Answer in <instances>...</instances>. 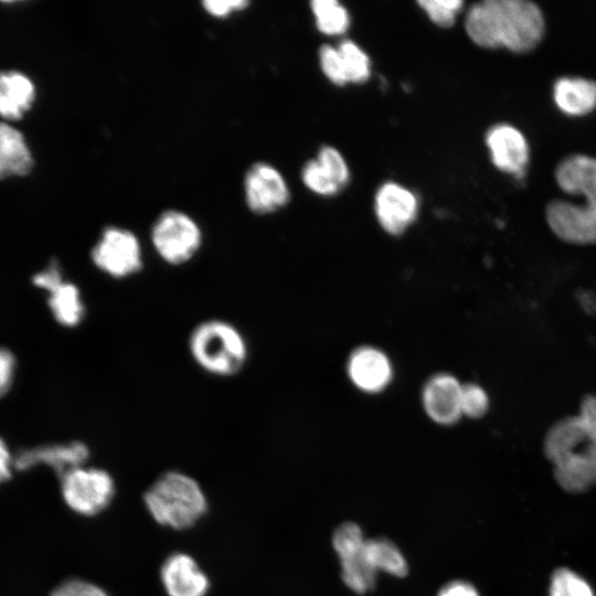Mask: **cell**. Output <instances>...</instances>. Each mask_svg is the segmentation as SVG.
<instances>
[{
	"instance_id": "6da1fadb",
	"label": "cell",
	"mask_w": 596,
	"mask_h": 596,
	"mask_svg": "<svg viewBox=\"0 0 596 596\" xmlns=\"http://www.w3.org/2000/svg\"><path fill=\"white\" fill-rule=\"evenodd\" d=\"M543 454L564 490L579 493L596 485V393L581 398L578 413L564 416L547 428Z\"/></svg>"
},
{
	"instance_id": "7a4b0ae2",
	"label": "cell",
	"mask_w": 596,
	"mask_h": 596,
	"mask_svg": "<svg viewBox=\"0 0 596 596\" xmlns=\"http://www.w3.org/2000/svg\"><path fill=\"white\" fill-rule=\"evenodd\" d=\"M555 180L562 191L582 201L550 202L545 209L550 230L571 245L596 244V158L582 153L564 158L555 169Z\"/></svg>"
},
{
	"instance_id": "3957f363",
	"label": "cell",
	"mask_w": 596,
	"mask_h": 596,
	"mask_svg": "<svg viewBox=\"0 0 596 596\" xmlns=\"http://www.w3.org/2000/svg\"><path fill=\"white\" fill-rule=\"evenodd\" d=\"M465 29L483 49L504 47L514 53L535 49L544 35V17L538 4L526 0H485L467 11Z\"/></svg>"
},
{
	"instance_id": "277c9868",
	"label": "cell",
	"mask_w": 596,
	"mask_h": 596,
	"mask_svg": "<svg viewBox=\"0 0 596 596\" xmlns=\"http://www.w3.org/2000/svg\"><path fill=\"white\" fill-rule=\"evenodd\" d=\"M189 353L205 373L231 377L240 373L248 359V344L242 331L223 319H206L190 332Z\"/></svg>"
},
{
	"instance_id": "5b68a950",
	"label": "cell",
	"mask_w": 596,
	"mask_h": 596,
	"mask_svg": "<svg viewBox=\"0 0 596 596\" xmlns=\"http://www.w3.org/2000/svg\"><path fill=\"white\" fill-rule=\"evenodd\" d=\"M143 499L156 522L175 530L191 528L207 510V500L199 482L180 471L160 476Z\"/></svg>"
},
{
	"instance_id": "8992f818",
	"label": "cell",
	"mask_w": 596,
	"mask_h": 596,
	"mask_svg": "<svg viewBox=\"0 0 596 596\" xmlns=\"http://www.w3.org/2000/svg\"><path fill=\"white\" fill-rule=\"evenodd\" d=\"M150 240L157 255L166 264L180 266L198 254L203 235L191 216L181 211L169 210L155 221Z\"/></svg>"
},
{
	"instance_id": "52a82bcc",
	"label": "cell",
	"mask_w": 596,
	"mask_h": 596,
	"mask_svg": "<svg viewBox=\"0 0 596 596\" xmlns=\"http://www.w3.org/2000/svg\"><path fill=\"white\" fill-rule=\"evenodd\" d=\"M60 479L64 502L72 511L84 517H93L104 511L115 494L114 479L103 468L83 465Z\"/></svg>"
},
{
	"instance_id": "ba28073f",
	"label": "cell",
	"mask_w": 596,
	"mask_h": 596,
	"mask_svg": "<svg viewBox=\"0 0 596 596\" xmlns=\"http://www.w3.org/2000/svg\"><path fill=\"white\" fill-rule=\"evenodd\" d=\"M139 238L129 230L107 226L92 248L91 258L95 267L114 279H126L143 267Z\"/></svg>"
},
{
	"instance_id": "9c48e42d",
	"label": "cell",
	"mask_w": 596,
	"mask_h": 596,
	"mask_svg": "<svg viewBox=\"0 0 596 596\" xmlns=\"http://www.w3.org/2000/svg\"><path fill=\"white\" fill-rule=\"evenodd\" d=\"M345 371L351 384L369 395L384 392L394 380L391 358L382 349L371 344H363L351 351Z\"/></svg>"
},
{
	"instance_id": "30bf717a",
	"label": "cell",
	"mask_w": 596,
	"mask_h": 596,
	"mask_svg": "<svg viewBox=\"0 0 596 596\" xmlns=\"http://www.w3.org/2000/svg\"><path fill=\"white\" fill-rule=\"evenodd\" d=\"M462 385L464 383L449 372L430 375L421 391V404L425 415L440 426L457 424L462 417Z\"/></svg>"
},
{
	"instance_id": "8fae6325",
	"label": "cell",
	"mask_w": 596,
	"mask_h": 596,
	"mask_svg": "<svg viewBox=\"0 0 596 596\" xmlns=\"http://www.w3.org/2000/svg\"><path fill=\"white\" fill-rule=\"evenodd\" d=\"M246 204L256 214H269L289 201L288 185L281 173L265 162L253 164L245 174Z\"/></svg>"
},
{
	"instance_id": "7c38bea8",
	"label": "cell",
	"mask_w": 596,
	"mask_h": 596,
	"mask_svg": "<svg viewBox=\"0 0 596 596\" xmlns=\"http://www.w3.org/2000/svg\"><path fill=\"white\" fill-rule=\"evenodd\" d=\"M418 206L416 195L396 182L383 183L375 194L376 220L393 236L403 234L415 222Z\"/></svg>"
},
{
	"instance_id": "4fadbf2b",
	"label": "cell",
	"mask_w": 596,
	"mask_h": 596,
	"mask_svg": "<svg viewBox=\"0 0 596 596\" xmlns=\"http://www.w3.org/2000/svg\"><path fill=\"white\" fill-rule=\"evenodd\" d=\"M486 145L494 167L522 179L529 163L530 149L523 134L509 124H497L486 135Z\"/></svg>"
},
{
	"instance_id": "5bb4252c",
	"label": "cell",
	"mask_w": 596,
	"mask_h": 596,
	"mask_svg": "<svg viewBox=\"0 0 596 596\" xmlns=\"http://www.w3.org/2000/svg\"><path fill=\"white\" fill-rule=\"evenodd\" d=\"M301 179L312 192L331 196L349 183L350 172L342 155L336 148L324 146L319 150L317 159L305 164Z\"/></svg>"
},
{
	"instance_id": "9a60e30c",
	"label": "cell",
	"mask_w": 596,
	"mask_h": 596,
	"mask_svg": "<svg viewBox=\"0 0 596 596\" xmlns=\"http://www.w3.org/2000/svg\"><path fill=\"white\" fill-rule=\"evenodd\" d=\"M88 457L89 449L82 441L42 445L20 450L13 457V467L25 470L42 464L52 468L61 478L70 470L85 465Z\"/></svg>"
},
{
	"instance_id": "2e32d148",
	"label": "cell",
	"mask_w": 596,
	"mask_h": 596,
	"mask_svg": "<svg viewBox=\"0 0 596 596\" xmlns=\"http://www.w3.org/2000/svg\"><path fill=\"white\" fill-rule=\"evenodd\" d=\"M160 578L168 596H205L210 581L189 554L169 555L161 565Z\"/></svg>"
},
{
	"instance_id": "e0dca14e",
	"label": "cell",
	"mask_w": 596,
	"mask_h": 596,
	"mask_svg": "<svg viewBox=\"0 0 596 596\" xmlns=\"http://www.w3.org/2000/svg\"><path fill=\"white\" fill-rule=\"evenodd\" d=\"M553 98L566 115H587L596 108V82L583 77H561L554 83Z\"/></svg>"
},
{
	"instance_id": "ac0fdd59",
	"label": "cell",
	"mask_w": 596,
	"mask_h": 596,
	"mask_svg": "<svg viewBox=\"0 0 596 596\" xmlns=\"http://www.w3.org/2000/svg\"><path fill=\"white\" fill-rule=\"evenodd\" d=\"M35 97L32 81L19 72L0 73V115L8 119L21 118Z\"/></svg>"
},
{
	"instance_id": "d6986e66",
	"label": "cell",
	"mask_w": 596,
	"mask_h": 596,
	"mask_svg": "<svg viewBox=\"0 0 596 596\" xmlns=\"http://www.w3.org/2000/svg\"><path fill=\"white\" fill-rule=\"evenodd\" d=\"M32 168V156L23 135L0 123V179L23 175Z\"/></svg>"
},
{
	"instance_id": "ffe728a7",
	"label": "cell",
	"mask_w": 596,
	"mask_h": 596,
	"mask_svg": "<svg viewBox=\"0 0 596 596\" xmlns=\"http://www.w3.org/2000/svg\"><path fill=\"white\" fill-rule=\"evenodd\" d=\"M49 307L55 320L64 327L78 326L86 311L81 290L70 281L62 283L50 292Z\"/></svg>"
},
{
	"instance_id": "44dd1931",
	"label": "cell",
	"mask_w": 596,
	"mask_h": 596,
	"mask_svg": "<svg viewBox=\"0 0 596 596\" xmlns=\"http://www.w3.org/2000/svg\"><path fill=\"white\" fill-rule=\"evenodd\" d=\"M363 554L376 573L383 571L392 576L404 577L408 572L407 562L402 551L387 539L366 540Z\"/></svg>"
},
{
	"instance_id": "7402d4cb",
	"label": "cell",
	"mask_w": 596,
	"mask_h": 596,
	"mask_svg": "<svg viewBox=\"0 0 596 596\" xmlns=\"http://www.w3.org/2000/svg\"><path fill=\"white\" fill-rule=\"evenodd\" d=\"M310 8L321 33L341 35L349 29V12L337 0H313Z\"/></svg>"
},
{
	"instance_id": "603a6c76",
	"label": "cell",
	"mask_w": 596,
	"mask_h": 596,
	"mask_svg": "<svg viewBox=\"0 0 596 596\" xmlns=\"http://www.w3.org/2000/svg\"><path fill=\"white\" fill-rule=\"evenodd\" d=\"M340 565L341 578L352 592L365 594L374 587L376 572L365 560L363 551L353 557L340 561Z\"/></svg>"
},
{
	"instance_id": "cb8c5ba5",
	"label": "cell",
	"mask_w": 596,
	"mask_h": 596,
	"mask_svg": "<svg viewBox=\"0 0 596 596\" xmlns=\"http://www.w3.org/2000/svg\"><path fill=\"white\" fill-rule=\"evenodd\" d=\"M348 83L361 84L371 75V61L368 54L352 40H343L337 46Z\"/></svg>"
},
{
	"instance_id": "d4e9b609",
	"label": "cell",
	"mask_w": 596,
	"mask_h": 596,
	"mask_svg": "<svg viewBox=\"0 0 596 596\" xmlns=\"http://www.w3.org/2000/svg\"><path fill=\"white\" fill-rule=\"evenodd\" d=\"M366 539L354 522H344L332 535V546L340 561L353 557L363 551Z\"/></svg>"
},
{
	"instance_id": "484cf974",
	"label": "cell",
	"mask_w": 596,
	"mask_h": 596,
	"mask_svg": "<svg viewBox=\"0 0 596 596\" xmlns=\"http://www.w3.org/2000/svg\"><path fill=\"white\" fill-rule=\"evenodd\" d=\"M550 596H594V593L581 576L567 568H560L552 575Z\"/></svg>"
},
{
	"instance_id": "4316f807",
	"label": "cell",
	"mask_w": 596,
	"mask_h": 596,
	"mask_svg": "<svg viewBox=\"0 0 596 596\" xmlns=\"http://www.w3.org/2000/svg\"><path fill=\"white\" fill-rule=\"evenodd\" d=\"M490 408V397L487 391L477 383H464L461 393L462 417L478 419Z\"/></svg>"
},
{
	"instance_id": "83f0119b",
	"label": "cell",
	"mask_w": 596,
	"mask_h": 596,
	"mask_svg": "<svg viewBox=\"0 0 596 596\" xmlns=\"http://www.w3.org/2000/svg\"><path fill=\"white\" fill-rule=\"evenodd\" d=\"M417 4L438 26L449 28L454 24L464 2L460 0H421Z\"/></svg>"
},
{
	"instance_id": "f1b7e54d",
	"label": "cell",
	"mask_w": 596,
	"mask_h": 596,
	"mask_svg": "<svg viewBox=\"0 0 596 596\" xmlns=\"http://www.w3.org/2000/svg\"><path fill=\"white\" fill-rule=\"evenodd\" d=\"M319 63L326 77L338 86L348 83L341 55L337 46L324 44L319 50Z\"/></svg>"
},
{
	"instance_id": "f546056e",
	"label": "cell",
	"mask_w": 596,
	"mask_h": 596,
	"mask_svg": "<svg viewBox=\"0 0 596 596\" xmlns=\"http://www.w3.org/2000/svg\"><path fill=\"white\" fill-rule=\"evenodd\" d=\"M50 596H109V594L94 583L70 578L57 585Z\"/></svg>"
},
{
	"instance_id": "4dcf8cb0",
	"label": "cell",
	"mask_w": 596,
	"mask_h": 596,
	"mask_svg": "<svg viewBox=\"0 0 596 596\" xmlns=\"http://www.w3.org/2000/svg\"><path fill=\"white\" fill-rule=\"evenodd\" d=\"M249 4L246 0H206L202 2L204 10L216 18L230 15L232 12L245 9Z\"/></svg>"
},
{
	"instance_id": "1f68e13d",
	"label": "cell",
	"mask_w": 596,
	"mask_h": 596,
	"mask_svg": "<svg viewBox=\"0 0 596 596\" xmlns=\"http://www.w3.org/2000/svg\"><path fill=\"white\" fill-rule=\"evenodd\" d=\"M64 281L61 267L56 262H52L44 270L33 277V284L47 292L53 291Z\"/></svg>"
},
{
	"instance_id": "d6a6232c",
	"label": "cell",
	"mask_w": 596,
	"mask_h": 596,
	"mask_svg": "<svg viewBox=\"0 0 596 596\" xmlns=\"http://www.w3.org/2000/svg\"><path fill=\"white\" fill-rule=\"evenodd\" d=\"M14 369L15 360L13 354L9 350L0 348V396L10 389Z\"/></svg>"
},
{
	"instance_id": "836d02e7",
	"label": "cell",
	"mask_w": 596,
	"mask_h": 596,
	"mask_svg": "<svg viewBox=\"0 0 596 596\" xmlns=\"http://www.w3.org/2000/svg\"><path fill=\"white\" fill-rule=\"evenodd\" d=\"M438 596H479L477 589L464 581H454L445 585Z\"/></svg>"
},
{
	"instance_id": "e575fe53",
	"label": "cell",
	"mask_w": 596,
	"mask_h": 596,
	"mask_svg": "<svg viewBox=\"0 0 596 596\" xmlns=\"http://www.w3.org/2000/svg\"><path fill=\"white\" fill-rule=\"evenodd\" d=\"M13 468V457L4 440L0 437V483L8 480Z\"/></svg>"
}]
</instances>
